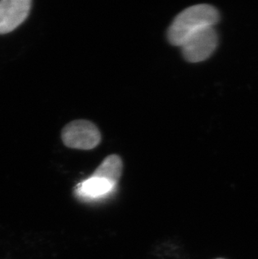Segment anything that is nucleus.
<instances>
[{"mask_svg":"<svg viewBox=\"0 0 258 259\" xmlns=\"http://www.w3.org/2000/svg\"><path fill=\"white\" fill-rule=\"evenodd\" d=\"M220 20L218 10L211 5H197L180 13L169 25L167 38L171 45L181 47L183 42L198 29L213 27Z\"/></svg>","mask_w":258,"mask_h":259,"instance_id":"obj_1","label":"nucleus"},{"mask_svg":"<svg viewBox=\"0 0 258 259\" xmlns=\"http://www.w3.org/2000/svg\"><path fill=\"white\" fill-rule=\"evenodd\" d=\"M217 259H225V258H217Z\"/></svg>","mask_w":258,"mask_h":259,"instance_id":"obj_7","label":"nucleus"},{"mask_svg":"<svg viewBox=\"0 0 258 259\" xmlns=\"http://www.w3.org/2000/svg\"><path fill=\"white\" fill-rule=\"evenodd\" d=\"M61 139L68 148L89 150L100 144L101 133L90 121L76 120L65 126Z\"/></svg>","mask_w":258,"mask_h":259,"instance_id":"obj_3","label":"nucleus"},{"mask_svg":"<svg viewBox=\"0 0 258 259\" xmlns=\"http://www.w3.org/2000/svg\"><path fill=\"white\" fill-rule=\"evenodd\" d=\"M218 35L214 27L198 29L181 45L183 57L190 63H197L209 58L217 49Z\"/></svg>","mask_w":258,"mask_h":259,"instance_id":"obj_2","label":"nucleus"},{"mask_svg":"<svg viewBox=\"0 0 258 259\" xmlns=\"http://www.w3.org/2000/svg\"><path fill=\"white\" fill-rule=\"evenodd\" d=\"M115 187L116 185L109 181L92 176L78 185L76 194L82 197L98 198L111 193Z\"/></svg>","mask_w":258,"mask_h":259,"instance_id":"obj_5","label":"nucleus"},{"mask_svg":"<svg viewBox=\"0 0 258 259\" xmlns=\"http://www.w3.org/2000/svg\"><path fill=\"white\" fill-rule=\"evenodd\" d=\"M122 159L117 154L107 156L92 175L95 177L105 179L117 186L122 173Z\"/></svg>","mask_w":258,"mask_h":259,"instance_id":"obj_6","label":"nucleus"},{"mask_svg":"<svg viewBox=\"0 0 258 259\" xmlns=\"http://www.w3.org/2000/svg\"><path fill=\"white\" fill-rule=\"evenodd\" d=\"M31 0H0V34H9L25 22Z\"/></svg>","mask_w":258,"mask_h":259,"instance_id":"obj_4","label":"nucleus"}]
</instances>
